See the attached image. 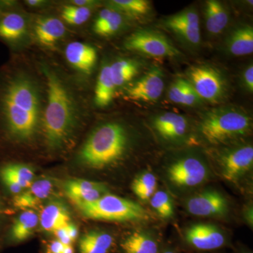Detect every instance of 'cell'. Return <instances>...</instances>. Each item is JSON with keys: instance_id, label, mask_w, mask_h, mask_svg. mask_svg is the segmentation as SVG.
I'll return each mask as SVG.
<instances>
[{"instance_id": "37", "label": "cell", "mask_w": 253, "mask_h": 253, "mask_svg": "<svg viewBox=\"0 0 253 253\" xmlns=\"http://www.w3.org/2000/svg\"><path fill=\"white\" fill-rule=\"evenodd\" d=\"M54 234L56 239L59 240L60 242L62 243L64 246H68V245L72 244V241L70 239L67 231H66V226L55 231Z\"/></svg>"}, {"instance_id": "46", "label": "cell", "mask_w": 253, "mask_h": 253, "mask_svg": "<svg viewBox=\"0 0 253 253\" xmlns=\"http://www.w3.org/2000/svg\"><path fill=\"white\" fill-rule=\"evenodd\" d=\"M241 253H252L250 252V251H243V252H241Z\"/></svg>"}, {"instance_id": "30", "label": "cell", "mask_w": 253, "mask_h": 253, "mask_svg": "<svg viewBox=\"0 0 253 253\" xmlns=\"http://www.w3.org/2000/svg\"><path fill=\"white\" fill-rule=\"evenodd\" d=\"M110 5L123 15L135 18L144 17L151 10V4L146 0H113Z\"/></svg>"}, {"instance_id": "27", "label": "cell", "mask_w": 253, "mask_h": 253, "mask_svg": "<svg viewBox=\"0 0 253 253\" xmlns=\"http://www.w3.org/2000/svg\"><path fill=\"white\" fill-rule=\"evenodd\" d=\"M34 179V171L26 165L6 163L0 166V182L13 181L25 190L31 185Z\"/></svg>"}, {"instance_id": "11", "label": "cell", "mask_w": 253, "mask_h": 253, "mask_svg": "<svg viewBox=\"0 0 253 253\" xmlns=\"http://www.w3.org/2000/svg\"><path fill=\"white\" fill-rule=\"evenodd\" d=\"M164 90V79L162 71L154 68L136 82L126 91L129 99L142 102L157 101Z\"/></svg>"}, {"instance_id": "35", "label": "cell", "mask_w": 253, "mask_h": 253, "mask_svg": "<svg viewBox=\"0 0 253 253\" xmlns=\"http://www.w3.org/2000/svg\"><path fill=\"white\" fill-rule=\"evenodd\" d=\"M201 100L195 91L194 88L188 82L182 99H181V104L184 105V106H194L195 104H198Z\"/></svg>"}, {"instance_id": "39", "label": "cell", "mask_w": 253, "mask_h": 253, "mask_svg": "<svg viewBox=\"0 0 253 253\" xmlns=\"http://www.w3.org/2000/svg\"><path fill=\"white\" fill-rule=\"evenodd\" d=\"M66 231H67L68 235L69 236L72 242L76 241L78 239L79 235V231L77 226L74 225L72 223H70L66 226Z\"/></svg>"}, {"instance_id": "17", "label": "cell", "mask_w": 253, "mask_h": 253, "mask_svg": "<svg viewBox=\"0 0 253 253\" xmlns=\"http://www.w3.org/2000/svg\"><path fill=\"white\" fill-rule=\"evenodd\" d=\"M28 30L26 18L21 13L7 9L0 16V40L10 45L22 41Z\"/></svg>"}, {"instance_id": "29", "label": "cell", "mask_w": 253, "mask_h": 253, "mask_svg": "<svg viewBox=\"0 0 253 253\" xmlns=\"http://www.w3.org/2000/svg\"><path fill=\"white\" fill-rule=\"evenodd\" d=\"M110 73L116 88L126 85L139 72V64L132 60L121 59L109 64Z\"/></svg>"}, {"instance_id": "12", "label": "cell", "mask_w": 253, "mask_h": 253, "mask_svg": "<svg viewBox=\"0 0 253 253\" xmlns=\"http://www.w3.org/2000/svg\"><path fill=\"white\" fill-rule=\"evenodd\" d=\"M253 165L252 146H244L229 151L221 160L222 176L229 181H236L251 170Z\"/></svg>"}, {"instance_id": "13", "label": "cell", "mask_w": 253, "mask_h": 253, "mask_svg": "<svg viewBox=\"0 0 253 253\" xmlns=\"http://www.w3.org/2000/svg\"><path fill=\"white\" fill-rule=\"evenodd\" d=\"M227 202L224 196L216 191H207L191 198L186 208L191 214L201 217L224 214L227 210Z\"/></svg>"}, {"instance_id": "16", "label": "cell", "mask_w": 253, "mask_h": 253, "mask_svg": "<svg viewBox=\"0 0 253 253\" xmlns=\"http://www.w3.org/2000/svg\"><path fill=\"white\" fill-rule=\"evenodd\" d=\"M65 56L68 63L75 69L84 74H89L96 64L97 52L89 44L73 42L66 46Z\"/></svg>"}, {"instance_id": "8", "label": "cell", "mask_w": 253, "mask_h": 253, "mask_svg": "<svg viewBox=\"0 0 253 253\" xmlns=\"http://www.w3.org/2000/svg\"><path fill=\"white\" fill-rule=\"evenodd\" d=\"M163 26L189 45L201 43L199 14L195 9H186L164 20Z\"/></svg>"}, {"instance_id": "33", "label": "cell", "mask_w": 253, "mask_h": 253, "mask_svg": "<svg viewBox=\"0 0 253 253\" xmlns=\"http://www.w3.org/2000/svg\"><path fill=\"white\" fill-rule=\"evenodd\" d=\"M151 205L160 217L169 219L174 214V206L169 195L165 191L155 192L151 198Z\"/></svg>"}, {"instance_id": "10", "label": "cell", "mask_w": 253, "mask_h": 253, "mask_svg": "<svg viewBox=\"0 0 253 253\" xmlns=\"http://www.w3.org/2000/svg\"><path fill=\"white\" fill-rule=\"evenodd\" d=\"M185 240L190 247L200 251H214L226 244L224 233L217 226L208 224L191 226L186 231Z\"/></svg>"}, {"instance_id": "32", "label": "cell", "mask_w": 253, "mask_h": 253, "mask_svg": "<svg viewBox=\"0 0 253 253\" xmlns=\"http://www.w3.org/2000/svg\"><path fill=\"white\" fill-rule=\"evenodd\" d=\"M91 15V7L69 4L63 7L61 17L68 24L81 26L89 20Z\"/></svg>"}, {"instance_id": "26", "label": "cell", "mask_w": 253, "mask_h": 253, "mask_svg": "<svg viewBox=\"0 0 253 253\" xmlns=\"http://www.w3.org/2000/svg\"><path fill=\"white\" fill-rule=\"evenodd\" d=\"M121 248L123 253H160L157 240L149 234L138 231L123 240Z\"/></svg>"}, {"instance_id": "14", "label": "cell", "mask_w": 253, "mask_h": 253, "mask_svg": "<svg viewBox=\"0 0 253 253\" xmlns=\"http://www.w3.org/2000/svg\"><path fill=\"white\" fill-rule=\"evenodd\" d=\"M64 191L68 199L76 205L94 202L106 194V186L97 181L71 179L65 183Z\"/></svg>"}, {"instance_id": "9", "label": "cell", "mask_w": 253, "mask_h": 253, "mask_svg": "<svg viewBox=\"0 0 253 253\" xmlns=\"http://www.w3.org/2000/svg\"><path fill=\"white\" fill-rule=\"evenodd\" d=\"M169 180L179 186H196L206 180L207 168L196 158H186L173 163L168 169Z\"/></svg>"}, {"instance_id": "38", "label": "cell", "mask_w": 253, "mask_h": 253, "mask_svg": "<svg viewBox=\"0 0 253 253\" xmlns=\"http://www.w3.org/2000/svg\"><path fill=\"white\" fill-rule=\"evenodd\" d=\"M64 246V245L60 242L59 240H54V241H51L48 246V253H61Z\"/></svg>"}, {"instance_id": "41", "label": "cell", "mask_w": 253, "mask_h": 253, "mask_svg": "<svg viewBox=\"0 0 253 253\" xmlns=\"http://www.w3.org/2000/svg\"><path fill=\"white\" fill-rule=\"evenodd\" d=\"M5 215H6V208H5L4 202H3L1 195H0V228L4 224Z\"/></svg>"}, {"instance_id": "31", "label": "cell", "mask_w": 253, "mask_h": 253, "mask_svg": "<svg viewBox=\"0 0 253 253\" xmlns=\"http://www.w3.org/2000/svg\"><path fill=\"white\" fill-rule=\"evenodd\" d=\"M157 187V180L154 174L145 172L133 181L131 189L134 194L142 201L151 199Z\"/></svg>"}, {"instance_id": "23", "label": "cell", "mask_w": 253, "mask_h": 253, "mask_svg": "<svg viewBox=\"0 0 253 253\" xmlns=\"http://www.w3.org/2000/svg\"><path fill=\"white\" fill-rule=\"evenodd\" d=\"M124 24L122 13L110 6L100 11L95 20L93 30L99 36H113L121 30Z\"/></svg>"}, {"instance_id": "24", "label": "cell", "mask_w": 253, "mask_h": 253, "mask_svg": "<svg viewBox=\"0 0 253 253\" xmlns=\"http://www.w3.org/2000/svg\"><path fill=\"white\" fill-rule=\"evenodd\" d=\"M39 224V216L33 210L24 211L14 219L9 231L10 242H21L28 239Z\"/></svg>"}, {"instance_id": "15", "label": "cell", "mask_w": 253, "mask_h": 253, "mask_svg": "<svg viewBox=\"0 0 253 253\" xmlns=\"http://www.w3.org/2000/svg\"><path fill=\"white\" fill-rule=\"evenodd\" d=\"M54 181L49 178H42L33 181L27 189L14 196L13 205L18 209L28 211L41 206L49 197L54 190Z\"/></svg>"}, {"instance_id": "18", "label": "cell", "mask_w": 253, "mask_h": 253, "mask_svg": "<svg viewBox=\"0 0 253 253\" xmlns=\"http://www.w3.org/2000/svg\"><path fill=\"white\" fill-rule=\"evenodd\" d=\"M155 129L167 140H177L185 135L188 129L187 119L182 115L165 113L156 117Z\"/></svg>"}, {"instance_id": "6", "label": "cell", "mask_w": 253, "mask_h": 253, "mask_svg": "<svg viewBox=\"0 0 253 253\" xmlns=\"http://www.w3.org/2000/svg\"><path fill=\"white\" fill-rule=\"evenodd\" d=\"M125 47L150 57H174L179 51L162 33L152 30L136 31L126 40Z\"/></svg>"}, {"instance_id": "3", "label": "cell", "mask_w": 253, "mask_h": 253, "mask_svg": "<svg viewBox=\"0 0 253 253\" xmlns=\"http://www.w3.org/2000/svg\"><path fill=\"white\" fill-rule=\"evenodd\" d=\"M129 144L126 126L118 121H109L93 129L81 146L78 159L86 167L103 169L121 161Z\"/></svg>"}, {"instance_id": "5", "label": "cell", "mask_w": 253, "mask_h": 253, "mask_svg": "<svg viewBox=\"0 0 253 253\" xmlns=\"http://www.w3.org/2000/svg\"><path fill=\"white\" fill-rule=\"evenodd\" d=\"M83 217L111 221L145 220L148 213L140 205L113 194H104L94 202L78 205Z\"/></svg>"}, {"instance_id": "44", "label": "cell", "mask_w": 253, "mask_h": 253, "mask_svg": "<svg viewBox=\"0 0 253 253\" xmlns=\"http://www.w3.org/2000/svg\"><path fill=\"white\" fill-rule=\"evenodd\" d=\"M8 5H9V4H7V3H4L0 1V16H1L5 11L7 10Z\"/></svg>"}, {"instance_id": "2", "label": "cell", "mask_w": 253, "mask_h": 253, "mask_svg": "<svg viewBox=\"0 0 253 253\" xmlns=\"http://www.w3.org/2000/svg\"><path fill=\"white\" fill-rule=\"evenodd\" d=\"M41 68L46 86L42 135L49 151L62 152L74 143L85 109L81 94L63 73L45 63Z\"/></svg>"}, {"instance_id": "7", "label": "cell", "mask_w": 253, "mask_h": 253, "mask_svg": "<svg viewBox=\"0 0 253 253\" xmlns=\"http://www.w3.org/2000/svg\"><path fill=\"white\" fill-rule=\"evenodd\" d=\"M186 80L200 99L217 103L224 96L226 84L220 73L208 66H195L189 68Z\"/></svg>"}, {"instance_id": "22", "label": "cell", "mask_w": 253, "mask_h": 253, "mask_svg": "<svg viewBox=\"0 0 253 253\" xmlns=\"http://www.w3.org/2000/svg\"><path fill=\"white\" fill-rule=\"evenodd\" d=\"M205 20L208 33L217 36L225 30L229 22V15L222 3L209 0L205 5Z\"/></svg>"}, {"instance_id": "19", "label": "cell", "mask_w": 253, "mask_h": 253, "mask_svg": "<svg viewBox=\"0 0 253 253\" xmlns=\"http://www.w3.org/2000/svg\"><path fill=\"white\" fill-rule=\"evenodd\" d=\"M71 217L67 207L63 203L53 201L42 208L39 216L42 229L46 232L54 233L71 223Z\"/></svg>"}, {"instance_id": "40", "label": "cell", "mask_w": 253, "mask_h": 253, "mask_svg": "<svg viewBox=\"0 0 253 253\" xmlns=\"http://www.w3.org/2000/svg\"><path fill=\"white\" fill-rule=\"evenodd\" d=\"M96 1H91V0H76V1H71V4L78 6H86V7H91V5L94 4Z\"/></svg>"}, {"instance_id": "28", "label": "cell", "mask_w": 253, "mask_h": 253, "mask_svg": "<svg viewBox=\"0 0 253 253\" xmlns=\"http://www.w3.org/2000/svg\"><path fill=\"white\" fill-rule=\"evenodd\" d=\"M116 86L110 73L109 64H104L100 70L94 91V103L100 108L111 104L114 96Z\"/></svg>"}, {"instance_id": "36", "label": "cell", "mask_w": 253, "mask_h": 253, "mask_svg": "<svg viewBox=\"0 0 253 253\" xmlns=\"http://www.w3.org/2000/svg\"><path fill=\"white\" fill-rule=\"evenodd\" d=\"M243 82L246 89L250 93H253V64L250 65L245 70L243 73Z\"/></svg>"}, {"instance_id": "20", "label": "cell", "mask_w": 253, "mask_h": 253, "mask_svg": "<svg viewBox=\"0 0 253 253\" xmlns=\"http://www.w3.org/2000/svg\"><path fill=\"white\" fill-rule=\"evenodd\" d=\"M34 33L40 44L44 46H52L64 38L66 28L59 18L44 17L37 21Z\"/></svg>"}, {"instance_id": "43", "label": "cell", "mask_w": 253, "mask_h": 253, "mask_svg": "<svg viewBox=\"0 0 253 253\" xmlns=\"http://www.w3.org/2000/svg\"><path fill=\"white\" fill-rule=\"evenodd\" d=\"M61 253H74V249L71 245L68 246H65Z\"/></svg>"}, {"instance_id": "21", "label": "cell", "mask_w": 253, "mask_h": 253, "mask_svg": "<svg viewBox=\"0 0 253 253\" xmlns=\"http://www.w3.org/2000/svg\"><path fill=\"white\" fill-rule=\"evenodd\" d=\"M226 49L234 56H247L253 52V28L243 25L233 30L226 38Z\"/></svg>"}, {"instance_id": "4", "label": "cell", "mask_w": 253, "mask_h": 253, "mask_svg": "<svg viewBox=\"0 0 253 253\" xmlns=\"http://www.w3.org/2000/svg\"><path fill=\"white\" fill-rule=\"evenodd\" d=\"M252 124V118L244 111L234 108H220L205 115L199 129L205 140L218 145L246 135Z\"/></svg>"}, {"instance_id": "1", "label": "cell", "mask_w": 253, "mask_h": 253, "mask_svg": "<svg viewBox=\"0 0 253 253\" xmlns=\"http://www.w3.org/2000/svg\"><path fill=\"white\" fill-rule=\"evenodd\" d=\"M46 103L44 78L12 62L0 70V138L31 144L42 132Z\"/></svg>"}, {"instance_id": "45", "label": "cell", "mask_w": 253, "mask_h": 253, "mask_svg": "<svg viewBox=\"0 0 253 253\" xmlns=\"http://www.w3.org/2000/svg\"><path fill=\"white\" fill-rule=\"evenodd\" d=\"M160 253H177L175 251L172 249H166L164 250V251H162V252Z\"/></svg>"}, {"instance_id": "25", "label": "cell", "mask_w": 253, "mask_h": 253, "mask_svg": "<svg viewBox=\"0 0 253 253\" xmlns=\"http://www.w3.org/2000/svg\"><path fill=\"white\" fill-rule=\"evenodd\" d=\"M113 244L114 239L109 233L90 231L80 240V253H109Z\"/></svg>"}, {"instance_id": "42", "label": "cell", "mask_w": 253, "mask_h": 253, "mask_svg": "<svg viewBox=\"0 0 253 253\" xmlns=\"http://www.w3.org/2000/svg\"><path fill=\"white\" fill-rule=\"evenodd\" d=\"M26 4L29 6L36 7V6H41L42 4H44L45 1H42V0H28L26 1Z\"/></svg>"}, {"instance_id": "34", "label": "cell", "mask_w": 253, "mask_h": 253, "mask_svg": "<svg viewBox=\"0 0 253 253\" xmlns=\"http://www.w3.org/2000/svg\"><path fill=\"white\" fill-rule=\"evenodd\" d=\"M187 83L186 80L177 79L173 83L168 91V97L171 101L175 104H181Z\"/></svg>"}]
</instances>
